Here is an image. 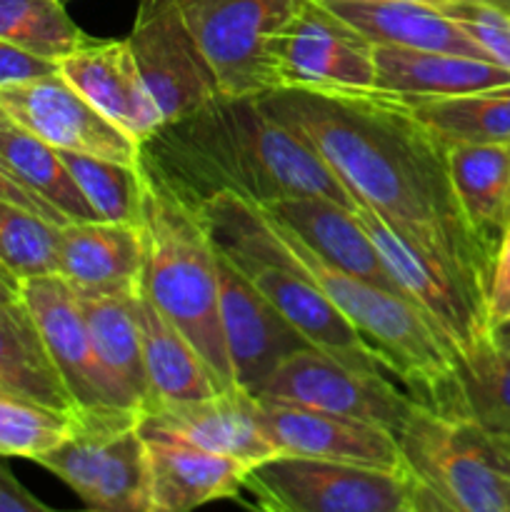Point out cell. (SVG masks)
I'll return each instance as SVG.
<instances>
[{
	"instance_id": "obj_32",
	"label": "cell",
	"mask_w": 510,
	"mask_h": 512,
	"mask_svg": "<svg viewBox=\"0 0 510 512\" xmlns=\"http://www.w3.org/2000/svg\"><path fill=\"white\" fill-rule=\"evenodd\" d=\"M88 33L65 13L63 0H0V40L58 63Z\"/></svg>"
},
{
	"instance_id": "obj_10",
	"label": "cell",
	"mask_w": 510,
	"mask_h": 512,
	"mask_svg": "<svg viewBox=\"0 0 510 512\" xmlns=\"http://www.w3.org/2000/svg\"><path fill=\"white\" fill-rule=\"evenodd\" d=\"M255 398L283 400L365 420L390 430L395 438L420 405V400L388 375L353 368L315 348L298 350L285 358Z\"/></svg>"
},
{
	"instance_id": "obj_13",
	"label": "cell",
	"mask_w": 510,
	"mask_h": 512,
	"mask_svg": "<svg viewBox=\"0 0 510 512\" xmlns=\"http://www.w3.org/2000/svg\"><path fill=\"white\" fill-rule=\"evenodd\" d=\"M20 298L28 305L45 350L78 413L113 408L135 410L100 365L78 295L60 275H33L20 280Z\"/></svg>"
},
{
	"instance_id": "obj_31",
	"label": "cell",
	"mask_w": 510,
	"mask_h": 512,
	"mask_svg": "<svg viewBox=\"0 0 510 512\" xmlns=\"http://www.w3.org/2000/svg\"><path fill=\"white\" fill-rule=\"evenodd\" d=\"M0 158L10 165V170L18 175L25 188L40 195L58 213H63L68 223L95 220L88 200L75 185L58 150L50 148L35 135L25 133L18 125L8 123L5 118H0Z\"/></svg>"
},
{
	"instance_id": "obj_1",
	"label": "cell",
	"mask_w": 510,
	"mask_h": 512,
	"mask_svg": "<svg viewBox=\"0 0 510 512\" xmlns=\"http://www.w3.org/2000/svg\"><path fill=\"white\" fill-rule=\"evenodd\" d=\"M365 205L488 305L493 255L465 220L445 143L400 95L278 88L260 95Z\"/></svg>"
},
{
	"instance_id": "obj_33",
	"label": "cell",
	"mask_w": 510,
	"mask_h": 512,
	"mask_svg": "<svg viewBox=\"0 0 510 512\" xmlns=\"http://www.w3.org/2000/svg\"><path fill=\"white\" fill-rule=\"evenodd\" d=\"M75 185L88 200L95 220L138 223L140 173L138 163L123 165L95 155L58 150Z\"/></svg>"
},
{
	"instance_id": "obj_45",
	"label": "cell",
	"mask_w": 510,
	"mask_h": 512,
	"mask_svg": "<svg viewBox=\"0 0 510 512\" xmlns=\"http://www.w3.org/2000/svg\"><path fill=\"white\" fill-rule=\"evenodd\" d=\"M0 395H8V393H5V390H3V388H0Z\"/></svg>"
},
{
	"instance_id": "obj_17",
	"label": "cell",
	"mask_w": 510,
	"mask_h": 512,
	"mask_svg": "<svg viewBox=\"0 0 510 512\" xmlns=\"http://www.w3.org/2000/svg\"><path fill=\"white\" fill-rule=\"evenodd\" d=\"M258 415L278 455L403 473L398 438L380 425L268 398H258Z\"/></svg>"
},
{
	"instance_id": "obj_16",
	"label": "cell",
	"mask_w": 510,
	"mask_h": 512,
	"mask_svg": "<svg viewBox=\"0 0 510 512\" xmlns=\"http://www.w3.org/2000/svg\"><path fill=\"white\" fill-rule=\"evenodd\" d=\"M215 265H218L220 328H223L235 388L258 395L265 380L285 358L313 345L230 263L218 245H215Z\"/></svg>"
},
{
	"instance_id": "obj_7",
	"label": "cell",
	"mask_w": 510,
	"mask_h": 512,
	"mask_svg": "<svg viewBox=\"0 0 510 512\" xmlns=\"http://www.w3.org/2000/svg\"><path fill=\"white\" fill-rule=\"evenodd\" d=\"M243 493L268 512H420L415 488L400 470L298 455H273L253 465Z\"/></svg>"
},
{
	"instance_id": "obj_9",
	"label": "cell",
	"mask_w": 510,
	"mask_h": 512,
	"mask_svg": "<svg viewBox=\"0 0 510 512\" xmlns=\"http://www.w3.org/2000/svg\"><path fill=\"white\" fill-rule=\"evenodd\" d=\"M353 213L358 215L365 233L373 240L400 295L428 320L455 363L470 358L490 343L488 305L483 300L475 298L448 270L410 245L373 210L355 205Z\"/></svg>"
},
{
	"instance_id": "obj_2",
	"label": "cell",
	"mask_w": 510,
	"mask_h": 512,
	"mask_svg": "<svg viewBox=\"0 0 510 512\" xmlns=\"http://www.w3.org/2000/svg\"><path fill=\"white\" fill-rule=\"evenodd\" d=\"M140 155L190 203L215 193L253 203L320 195L355 208L323 158L273 118L260 95H215L193 113L160 125L140 145Z\"/></svg>"
},
{
	"instance_id": "obj_30",
	"label": "cell",
	"mask_w": 510,
	"mask_h": 512,
	"mask_svg": "<svg viewBox=\"0 0 510 512\" xmlns=\"http://www.w3.org/2000/svg\"><path fill=\"white\" fill-rule=\"evenodd\" d=\"M405 100L445 145L510 143V83L445 98Z\"/></svg>"
},
{
	"instance_id": "obj_29",
	"label": "cell",
	"mask_w": 510,
	"mask_h": 512,
	"mask_svg": "<svg viewBox=\"0 0 510 512\" xmlns=\"http://www.w3.org/2000/svg\"><path fill=\"white\" fill-rule=\"evenodd\" d=\"M455 413L510 458V350L493 340L455 363Z\"/></svg>"
},
{
	"instance_id": "obj_6",
	"label": "cell",
	"mask_w": 510,
	"mask_h": 512,
	"mask_svg": "<svg viewBox=\"0 0 510 512\" xmlns=\"http://www.w3.org/2000/svg\"><path fill=\"white\" fill-rule=\"evenodd\" d=\"M90 510L148 512L145 438L138 410H73L68 438L38 460Z\"/></svg>"
},
{
	"instance_id": "obj_23",
	"label": "cell",
	"mask_w": 510,
	"mask_h": 512,
	"mask_svg": "<svg viewBox=\"0 0 510 512\" xmlns=\"http://www.w3.org/2000/svg\"><path fill=\"white\" fill-rule=\"evenodd\" d=\"M330 13L358 30L368 43L388 48L435 50V53L485 58L443 8L415 0H318ZM488 60V58H485Z\"/></svg>"
},
{
	"instance_id": "obj_43",
	"label": "cell",
	"mask_w": 510,
	"mask_h": 512,
	"mask_svg": "<svg viewBox=\"0 0 510 512\" xmlns=\"http://www.w3.org/2000/svg\"><path fill=\"white\" fill-rule=\"evenodd\" d=\"M415 3H428V5H435V8H443L448 0H415Z\"/></svg>"
},
{
	"instance_id": "obj_35",
	"label": "cell",
	"mask_w": 510,
	"mask_h": 512,
	"mask_svg": "<svg viewBox=\"0 0 510 512\" xmlns=\"http://www.w3.org/2000/svg\"><path fill=\"white\" fill-rule=\"evenodd\" d=\"M73 430V413L0 395V458H25L38 463L58 448Z\"/></svg>"
},
{
	"instance_id": "obj_22",
	"label": "cell",
	"mask_w": 510,
	"mask_h": 512,
	"mask_svg": "<svg viewBox=\"0 0 510 512\" xmlns=\"http://www.w3.org/2000/svg\"><path fill=\"white\" fill-rule=\"evenodd\" d=\"M258 205L330 265L400 295L353 208L320 195H288Z\"/></svg>"
},
{
	"instance_id": "obj_19",
	"label": "cell",
	"mask_w": 510,
	"mask_h": 512,
	"mask_svg": "<svg viewBox=\"0 0 510 512\" xmlns=\"http://www.w3.org/2000/svg\"><path fill=\"white\" fill-rule=\"evenodd\" d=\"M140 428L175 435L210 453L240 460L248 468L278 455L260 425L258 398L240 388H225L183 403L155 405L140 415Z\"/></svg>"
},
{
	"instance_id": "obj_3",
	"label": "cell",
	"mask_w": 510,
	"mask_h": 512,
	"mask_svg": "<svg viewBox=\"0 0 510 512\" xmlns=\"http://www.w3.org/2000/svg\"><path fill=\"white\" fill-rule=\"evenodd\" d=\"M195 205L218 248L250 250L293 265L328 295L415 400L440 413H455L453 355L403 295L330 265L253 200L215 193Z\"/></svg>"
},
{
	"instance_id": "obj_4",
	"label": "cell",
	"mask_w": 510,
	"mask_h": 512,
	"mask_svg": "<svg viewBox=\"0 0 510 512\" xmlns=\"http://www.w3.org/2000/svg\"><path fill=\"white\" fill-rule=\"evenodd\" d=\"M140 208L145 263L143 288L160 313L193 343L220 390L235 388L220 328L218 265L198 205L173 188L140 155Z\"/></svg>"
},
{
	"instance_id": "obj_36",
	"label": "cell",
	"mask_w": 510,
	"mask_h": 512,
	"mask_svg": "<svg viewBox=\"0 0 510 512\" xmlns=\"http://www.w3.org/2000/svg\"><path fill=\"white\" fill-rule=\"evenodd\" d=\"M443 13L468 33L485 58L510 70V10L483 0H448Z\"/></svg>"
},
{
	"instance_id": "obj_25",
	"label": "cell",
	"mask_w": 510,
	"mask_h": 512,
	"mask_svg": "<svg viewBox=\"0 0 510 512\" xmlns=\"http://www.w3.org/2000/svg\"><path fill=\"white\" fill-rule=\"evenodd\" d=\"M133 305L138 315L140 343H143L145 375H148L150 398L145 410L218 393L220 385L210 373L208 363L200 358L193 343L160 313L143 285L135 290Z\"/></svg>"
},
{
	"instance_id": "obj_42",
	"label": "cell",
	"mask_w": 510,
	"mask_h": 512,
	"mask_svg": "<svg viewBox=\"0 0 510 512\" xmlns=\"http://www.w3.org/2000/svg\"><path fill=\"white\" fill-rule=\"evenodd\" d=\"M490 340H493L495 348L510 350V318L498 320V323L490 325Z\"/></svg>"
},
{
	"instance_id": "obj_38",
	"label": "cell",
	"mask_w": 510,
	"mask_h": 512,
	"mask_svg": "<svg viewBox=\"0 0 510 512\" xmlns=\"http://www.w3.org/2000/svg\"><path fill=\"white\" fill-rule=\"evenodd\" d=\"M488 318L490 325L510 318V228L505 230L493 260V275L488 288Z\"/></svg>"
},
{
	"instance_id": "obj_27",
	"label": "cell",
	"mask_w": 510,
	"mask_h": 512,
	"mask_svg": "<svg viewBox=\"0 0 510 512\" xmlns=\"http://www.w3.org/2000/svg\"><path fill=\"white\" fill-rule=\"evenodd\" d=\"M0 388L30 403L75 410L23 298L0 308Z\"/></svg>"
},
{
	"instance_id": "obj_18",
	"label": "cell",
	"mask_w": 510,
	"mask_h": 512,
	"mask_svg": "<svg viewBox=\"0 0 510 512\" xmlns=\"http://www.w3.org/2000/svg\"><path fill=\"white\" fill-rule=\"evenodd\" d=\"M58 73L140 145L163 125L128 38L100 40L88 35L58 60Z\"/></svg>"
},
{
	"instance_id": "obj_20",
	"label": "cell",
	"mask_w": 510,
	"mask_h": 512,
	"mask_svg": "<svg viewBox=\"0 0 510 512\" xmlns=\"http://www.w3.org/2000/svg\"><path fill=\"white\" fill-rule=\"evenodd\" d=\"M145 438V508L148 512H188L215 500L238 498L248 465L228 455L190 445L175 435L140 428Z\"/></svg>"
},
{
	"instance_id": "obj_5",
	"label": "cell",
	"mask_w": 510,
	"mask_h": 512,
	"mask_svg": "<svg viewBox=\"0 0 510 512\" xmlns=\"http://www.w3.org/2000/svg\"><path fill=\"white\" fill-rule=\"evenodd\" d=\"M398 445L420 512H510V458L465 418L420 403Z\"/></svg>"
},
{
	"instance_id": "obj_21",
	"label": "cell",
	"mask_w": 510,
	"mask_h": 512,
	"mask_svg": "<svg viewBox=\"0 0 510 512\" xmlns=\"http://www.w3.org/2000/svg\"><path fill=\"white\" fill-rule=\"evenodd\" d=\"M140 223L73 220L60 225L58 270L78 295H133L143 283Z\"/></svg>"
},
{
	"instance_id": "obj_11",
	"label": "cell",
	"mask_w": 510,
	"mask_h": 512,
	"mask_svg": "<svg viewBox=\"0 0 510 512\" xmlns=\"http://www.w3.org/2000/svg\"><path fill=\"white\" fill-rule=\"evenodd\" d=\"M278 88L373 90V43L318 0H300L268 38ZM275 88V90H278Z\"/></svg>"
},
{
	"instance_id": "obj_44",
	"label": "cell",
	"mask_w": 510,
	"mask_h": 512,
	"mask_svg": "<svg viewBox=\"0 0 510 512\" xmlns=\"http://www.w3.org/2000/svg\"><path fill=\"white\" fill-rule=\"evenodd\" d=\"M483 3H493V5H500V8L510 10V0H483Z\"/></svg>"
},
{
	"instance_id": "obj_24",
	"label": "cell",
	"mask_w": 510,
	"mask_h": 512,
	"mask_svg": "<svg viewBox=\"0 0 510 512\" xmlns=\"http://www.w3.org/2000/svg\"><path fill=\"white\" fill-rule=\"evenodd\" d=\"M375 88L400 98H445L510 83V70L470 55L373 45Z\"/></svg>"
},
{
	"instance_id": "obj_12",
	"label": "cell",
	"mask_w": 510,
	"mask_h": 512,
	"mask_svg": "<svg viewBox=\"0 0 510 512\" xmlns=\"http://www.w3.org/2000/svg\"><path fill=\"white\" fill-rule=\"evenodd\" d=\"M0 115L55 150L135 165L140 143L110 123L58 70L0 88Z\"/></svg>"
},
{
	"instance_id": "obj_34",
	"label": "cell",
	"mask_w": 510,
	"mask_h": 512,
	"mask_svg": "<svg viewBox=\"0 0 510 512\" xmlns=\"http://www.w3.org/2000/svg\"><path fill=\"white\" fill-rule=\"evenodd\" d=\"M60 225L0 200V263L25 280L58 270Z\"/></svg>"
},
{
	"instance_id": "obj_46",
	"label": "cell",
	"mask_w": 510,
	"mask_h": 512,
	"mask_svg": "<svg viewBox=\"0 0 510 512\" xmlns=\"http://www.w3.org/2000/svg\"><path fill=\"white\" fill-rule=\"evenodd\" d=\"M63 3H68V0H63Z\"/></svg>"
},
{
	"instance_id": "obj_41",
	"label": "cell",
	"mask_w": 510,
	"mask_h": 512,
	"mask_svg": "<svg viewBox=\"0 0 510 512\" xmlns=\"http://www.w3.org/2000/svg\"><path fill=\"white\" fill-rule=\"evenodd\" d=\"M20 298V278H15L3 263H0V308Z\"/></svg>"
},
{
	"instance_id": "obj_26",
	"label": "cell",
	"mask_w": 510,
	"mask_h": 512,
	"mask_svg": "<svg viewBox=\"0 0 510 512\" xmlns=\"http://www.w3.org/2000/svg\"><path fill=\"white\" fill-rule=\"evenodd\" d=\"M445 155L465 220L495 260L510 228V143H450Z\"/></svg>"
},
{
	"instance_id": "obj_39",
	"label": "cell",
	"mask_w": 510,
	"mask_h": 512,
	"mask_svg": "<svg viewBox=\"0 0 510 512\" xmlns=\"http://www.w3.org/2000/svg\"><path fill=\"white\" fill-rule=\"evenodd\" d=\"M0 200L20 205V208L30 210V213L40 215V218L50 220V223H55V225L68 223L63 213H58V210H55L50 203H45L40 195H35L33 190L25 188V185L18 180V175L10 170V165L5 163L3 158H0Z\"/></svg>"
},
{
	"instance_id": "obj_8",
	"label": "cell",
	"mask_w": 510,
	"mask_h": 512,
	"mask_svg": "<svg viewBox=\"0 0 510 512\" xmlns=\"http://www.w3.org/2000/svg\"><path fill=\"white\" fill-rule=\"evenodd\" d=\"M300 0H178L185 25L218 95H265L278 88L268 38Z\"/></svg>"
},
{
	"instance_id": "obj_40",
	"label": "cell",
	"mask_w": 510,
	"mask_h": 512,
	"mask_svg": "<svg viewBox=\"0 0 510 512\" xmlns=\"http://www.w3.org/2000/svg\"><path fill=\"white\" fill-rule=\"evenodd\" d=\"M0 512H50L0 460Z\"/></svg>"
},
{
	"instance_id": "obj_28",
	"label": "cell",
	"mask_w": 510,
	"mask_h": 512,
	"mask_svg": "<svg viewBox=\"0 0 510 512\" xmlns=\"http://www.w3.org/2000/svg\"><path fill=\"white\" fill-rule=\"evenodd\" d=\"M133 295H78V300L100 365L143 415L150 393Z\"/></svg>"
},
{
	"instance_id": "obj_37",
	"label": "cell",
	"mask_w": 510,
	"mask_h": 512,
	"mask_svg": "<svg viewBox=\"0 0 510 512\" xmlns=\"http://www.w3.org/2000/svg\"><path fill=\"white\" fill-rule=\"evenodd\" d=\"M53 70H58L55 60L40 58V55L18 48V45L0 40V88L10 83H18V80L53 73Z\"/></svg>"
},
{
	"instance_id": "obj_15",
	"label": "cell",
	"mask_w": 510,
	"mask_h": 512,
	"mask_svg": "<svg viewBox=\"0 0 510 512\" xmlns=\"http://www.w3.org/2000/svg\"><path fill=\"white\" fill-rule=\"evenodd\" d=\"M220 250L315 350L333 355L353 368L393 378L383 358L360 338L358 330L330 303L328 295L300 270L270 255L250 253V250Z\"/></svg>"
},
{
	"instance_id": "obj_47",
	"label": "cell",
	"mask_w": 510,
	"mask_h": 512,
	"mask_svg": "<svg viewBox=\"0 0 510 512\" xmlns=\"http://www.w3.org/2000/svg\"><path fill=\"white\" fill-rule=\"evenodd\" d=\"M0 118H3V115H0Z\"/></svg>"
},
{
	"instance_id": "obj_14",
	"label": "cell",
	"mask_w": 510,
	"mask_h": 512,
	"mask_svg": "<svg viewBox=\"0 0 510 512\" xmlns=\"http://www.w3.org/2000/svg\"><path fill=\"white\" fill-rule=\"evenodd\" d=\"M128 43L163 123L193 113L218 95L178 0H138Z\"/></svg>"
}]
</instances>
